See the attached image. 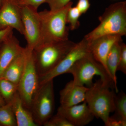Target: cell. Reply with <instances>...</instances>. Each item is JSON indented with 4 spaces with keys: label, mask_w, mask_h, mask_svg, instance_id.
Returning a JSON list of instances; mask_svg holds the SVG:
<instances>
[{
    "label": "cell",
    "mask_w": 126,
    "mask_h": 126,
    "mask_svg": "<svg viewBox=\"0 0 126 126\" xmlns=\"http://www.w3.org/2000/svg\"><path fill=\"white\" fill-rule=\"evenodd\" d=\"M88 41L90 53L95 60L104 67L109 75L106 65L107 56L115 43L122 41V36L117 35H107Z\"/></svg>",
    "instance_id": "cell-11"
},
{
    "label": "cell",
    "mask_w": 126,
    "mask_h": 126,
    "mask_svg": "<svg viewBox=\"0 0 126 126\" xmlns=\"http://www.w3.org/2000/svg\"><path fill=\"white\" fill-rule=\"evenodd\" d=\"M98 19L99 24L84 36L87 40L90 41L107 35H126V1L110 5Z\"/></svg>",
    "instance_id": "cell-3"
},
{
    "label": "cell",
    "mask_w": 126,
    "mask_h": 126,
    "mask_svg": "<svg viewBox=\"0 0 126 126\" xmlns=\"http://www.w3.org/2000/svg\"><path fill=\"white\" fill-rule=\"evenodd\" d=\"M47 0H17L20 5L31 6L38 10V8L43 3H46Z\"/></svg>",
    "instance_id": "cell-25"
},
{
    "label": "cell",
    "mask_w": 126,
    "mask_h": 126,
    "mask_svg": "<svg viewBox=\"0 0 126 126\" xmlns=\"http://www.w3.org/2000/svg\"><path fill=\"white\" fill-rule=\"evenodd\" d=\"M24 48L21 46L13 33L7 37L0 45V78L5 69Z\"/></svg>",
    "instance_id": "cell-13"
},
{
    "label": "cell",
    "mask_w": 126,
    "mask_h": 126,
    "mask_svg": "<svg viewBox=\"0 0 126 126\" xmlns=\"http://www.w3.org/2000/svg\"><path fill=\"white\" fill-rule=\"evenodd\" d=\"M18 84L0 78V94L6 103L11 101L18 92Z\"/></svg>",
    "instance_id": "cell-18"
},
{
    "label": "cell",
    "mask_w": 126,
    "mask_h": 126,
    "mask_svg": "<svg viewBox=\"0 0 126 126\" xmlns=\"http://www.w3.org/2000/svg\"><path fill=\"white\" fill-rule=\"evenodd\" d=\"M90 0H78L76 7L78 8L81 15L85 14L89 9L90 4Z\"/></svg>",
    "instance_id": "cell-27"
},
{
    "label": "cell",
    "mask_w": 126,
    "mask_h": 126,
    "mask_svg": "<svg viewBox=\"0 0 126 126\" xmlns=\"http://www.w3.org/2000/svg\"><path fill=\"white\" fill-rule=\"evenodd\" d=\"M76 44L68 39L36 46L32 52L39 77L53 70Z\"/></svg>",
    "instance_id": "cell-4"
},
{
    "label": "cell",
    "mask_w": 126,
    "mask_h": 126,
    "mask_svg": "<svg viewBox=\"0 0 126 126\" xmlns=\"http://www.w3.org/2000/svg\"><path fill=\"white\" fill-rule=\"evenodd\" d=\"M26 57L25 47L8 65L0 78L5 79L18 84L24 71Z\"/></svg>",
    "instance_id": "cell-16"
},
{
    "label": "cell",
    "mask_w": 126,
    "mask_h": 126,
    "mask_svg": "<svg viewBox=\"0 0 126 126\" xmlns=\"http://www.w3.org/2000/svg\"><path fill=\"white\" fill-rule=\"evenodd\" d=\"M88 87L75 84L73 81L68 82L60 91V106L68 107L83 102Z\"/></svg>",
    "instance_id": "cell-14"
},
{
    "label": "cell",
    "mask_w": 126,
    "mask_h": 126,
    "mask_svg": "<svg viewBox=\"0 0 126 126\" xmlns=\"http://www.w3.org/2000/svg\"><path fill=\"white\" fill-rule=\"evenodd\" d=\"M57 113L65 117L73 126H86L94 117L85 101L80 104L68 107L60 106Z\"/></svg>",
    "instance_id": "cell-12"
},
{
    "label": "cell",
    "mask_w": 126,
    "mask_h": 126,
    "mask_svg": "<svg viewBox=\"0 0 126 126\" xmlns=\"http://www.w3.org/2000/svg\"><path fill=\"white\" fill-rule=\"evenodd\" d=\"M54 107L53 79L40 86L32 102L31 111L36 124L43 126L52 116Z\"/></svg>",
    "instance_id": "cell-6"
},
{
    "label": "cell",
    "mask_w": 126,
    "mask_h": 126,
    "mask_svg": "<svg viewBox=\"0 0 126 126\" xmlns=\"http://www.w3.org/2000/svg\"><path fill=\"white\" fill-rule=\"evenodd\" d=\"M2 1H3V0H0V8L2 5Z\"/></svg>",
    "instance_id": "cell-30"
},
{
    "label": "cell",
    "mask_w": 126,
    "mask_h": 126,
    "mask_svg": "<svg viewBox=\"0 0 126 126\" xmlns=\"http://www.w3.org/2000/svg\"><path fill=\"white\" fill-rule=\"evenodd\" d=\"M67 73L72 74L73 77V82L79 86L90 87L93 84V79L95 76H99L103 81L113 84L112 79L105 68L95 60L91 53L78 60Z\"/></svg>",
    "instance_id": "cell-5"
},
{
    "label": "cell",
    "mask_w": 126,
    "mask_h": 126,
    "mask_svg": "<svg viewBox=\"0 0 126 126\" xmlns=\"http://www.w3.org/2000/svg\"><path fill=\"white\" fill-rule=\"evenodd\" d=\"M8 27L15 29L23 35L21 6L17 0H3L0 8V30Z\"/></svg>",
    "instance_id": "cell-10"
},
{
    "label": "cell",
    "mask_w": 126,
    "mask_h": 126,
    "mask_svg": "<svg viewBox=\"0 0 126 126\" xmlns=\"http://www.w3.org/2000/svg\"><path fill=\"white\" fill-rule=\"evenodd\" d=\"M10 102L17 126H39L35 121L31 111L25 106L18 92Z\"/></svg>",
    "instance_id": "cell-15"
},
{
    "label": "cell",
    "mask_w": 126,
    "mask_h": 126,
    "mask_svg": "<svg viewBox=\"0 0 126 126\" xmlns=\"http://www.w3.org/2000/svg\"><path fill=\"white\" fill-rule=\"evenodd\" d=\"M121 50L119 64L117 67V71H120L124 74H126V45L123 43H120Z\"/></svg>",
    "instance_id": "cell-23"
},
{
    "label": "cell",
    "mask_w": 126,
    "mask_h": 126,
    "mask_svg": "<svg viewBox=\"0 0 126 126\" xmlns=\"http://www.w3.org/2000/svg\"><path fill=\"white\" fill-rule=\"evenodd\" d=\"M104 124L106 126H126V120L119 119L114 116H110Z\"/></svg>",
    "instance_id": "cell-26"
},
{
    "label": "cell",
    "mask_w": 126,
    "mask_h": 126,
    "mask_svg": "<svg viewBox=\"0 0 126 126\" xmlns=\"http://www.w3.org/2000/svg\"><path fill=\"white\" fill-rule=\"evenodd\" d=\"M71 0H47L46 3L48 5L50 10H56L63 8Z\"/></svg>",
    "instance_id": "cell-24"
},
{
    "label": "cell",
    "mask_w": 126,
    "mask_h": 126,
    "mask_svg": "<svg viewBox=\"0 0 126 126\" xmlns=\"http://www.w3.org/2000/svg\"><path fill=\"white\" fill-rule=\"evenodd\" d=\"M6 103L4 101V99L2 98L0 94V107L5 105Z\"/></svg>",
    "instance_id": "cell-29"
},
{
    "label": "cell",
    "mask_w": 126,
    "mask_h": 126,
    "mask_svg": "<svg viewBox=\"0 0 126 126\" xmlns=\"http://www.w3.org/2000/svg\"><path fill=\"white\" fill-rule=\"evenodd\" d=\"M13 29L10 27L0 30V45L9 35L13 33Z\"/></svg>",
    "instance_id": "cell-28"
},
{
    "label": "cell",
    "mask_w": 126,
    "mask_h": 126,
    "mask_svg": "<svg viewBox=\"0 0 126 126\" xmlns=\"http://www.w3.org/2000/svg\"><path fill=\"white\" fill-rule=\"evenodd\" d=\"M81 14L76 6L70 7L68 12L67 16V24L69 25L71 30L77 29L80 25L79 18Z\"/></svg>",
    "instance_id": "cell-21"
},
{
    "label": "cell",
    "mask_w": 126,
    "mask_h": 126,
    "mask_svg": "<svg viewBox=\"0 0 126 126\" xmlns=\"http://www.w3.org/2000/svg\"><path fill=\"white\" fill-rule=\"evenodd\" d=\"M90 53L89 41L84 38L65 55L58 64L45 75L39 77L40 86L67 72L79 59Z\"/></svg>",
    "instance_id": "cell-8"
},
{
    "label": "cell",
    "mask_w": 126,
    "mask_h": 126,
    "mask_svg": "<svg viewBox=\"0 0 126 126\" xmlns=\"http://www.w3.org/2000/svg\"><path fill=\"white\" fill-rule=\"evenodd\" d=\"M115 115L119 119L126 120V95L121 92L115 97Z\"/></svg>",
    "instance_id": "cell-20"
},
{
    "label": "cell",
    "mask_w": 126,
    "mask_h": 126,
    "mask_svg": "<svg viewBox=\"0 0 126 126\" xmlns=\"http://www.w3.org/2000/svg\"><path fill=\"white\" fill-rule=\"evenodd\" d=\"M122 41L116 42L113 45L109 52L106 59V65L108 71L112 79L115 91L116 93L118 92L116 73L120 57V43Z\"/></svg>",
    "instance_id": "cell-17"
},
{
    "label": "cell",
    "mask_w": 126,
    "mask_h": 126,
    "mask_svg": "<svg viewBox=\"0 0 126 126\" xmlns=\"http://www.w3.org/2000/svg\"><path fill=\"white\" fill-rule=\"evenodd\" d=\"M114 88L112 83L100 78L88 87L85 102L94 117L100 118L106 123L111 113L115 111L116 94L111 90Z\"/></svg>",
    "instance_id": "cell-2"
},
{
    "label": "cell",
    "mask_w": 126,
    "mask_h": 126,
    "mask_svg": "<svg viewBox=\"0 0 126 126\" xmlns=\"http://www.w3.org/2000/svg\"><path fill=\"white\" fill-rule=\"evenodd\" d=\"M23 35L27 43L26 48L33 51L38 45L40 35V20L38 10L31 6L20 5Z\"/></svg>",
    "instance_id": "cell-9"
},
{
    "label": "cell",
    "mask_w": 126,
    "mask_h": 126,
    "mask_svg": "<svg viewBox=\"0 0 126 126\" xmlns=\"http://www.w3.org/2000/svg\"><path fill=\"white\" fill-rule=\"evenodd\" d=\"M73 2L70 1L56 10H45L39 12L40 35L38 46L69 39V27L67 25V16Z\"/></svg>",
    "instance_id": "cell-1"
},
{
    "label": "cell",
    "mask_w": 126,
    "mask_h": 126,
    "mask_svg": "<svg viewBox=\"0 0 126 126\" xmlns=\"http://www.w3.org/2000/svg\"><path fill=\"white\" fill-rule=\"evenodd\" d=\"M0 126H17L10 102L0 107Z\"/></svg>",
    "instance_id": "cell-19"
},
{
    "label": "cell",
    "mask_w": 126,
    "mask_h": 126,
    "mask_svg": "<svg viewBox=\"0 0 126 126\" xmlns=\"http://www.w3.org/2000/svg\"><path fill=\"white\" fill-rule=\"evenodd\" d=\"M45 126H73L70 122L62 115L57 113L52 116L48 121L44 124Z\"/></svg>",
    "instance_id": "cell-22"
},
{
    "label": "cell",
    "mask_w": 126,
    "mask_h": 126,
    "mask_svg": "<svg viewBox=\"0 0 126 126\" xmlns=\"http://www.w3.org/2000/svg\"><path fill=\"white\" fill-rule=\"evenodd\" d=\"M24 71L18 84V93L25 106L31 110L32 102L40 87L39 76L34 62L33 52L26 47Z\"/></svg>",
    "instance_id": "cell-7"
}]
</instances>
